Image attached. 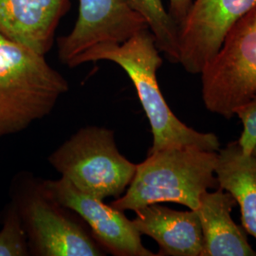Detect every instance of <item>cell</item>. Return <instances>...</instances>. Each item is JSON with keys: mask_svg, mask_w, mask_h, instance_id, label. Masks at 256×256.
I'll return each instance as SVG.
<instances>
[{"mask_svg": "<svg viewBox=\"0 0 256 256\" xmlns=\"http://www.w3.org/2000/svg\"><path fill=\"white\" fill-rule=\"evenodd\" d=\"M99 61L119 66L133 82L153 134V146L148 152L174 146L220 151V140L214 134L202 133L189 128L168 106L156 78L162 58L155 37L149 30L138 32L122 44L94 46L78 56L70 68Z\"/></svg>", "mask_w": 256, "mask_h": 256, "instance_id": "1", "label": "cell"}, {"mask_svg": "<svg viewBox=\"0 0 256 256\" xmlns=\"http://www.w3.org/2000/svg\"><path fill=\"white\" fill-rule=\"evenodd\" d=\"M218 152L194 146L166 147L137 164L126 191L110 203L120 210H135L155 203L173 202L196 210L200 196L216 188Z\"/></svg>", "mask_w": 256, "mask_h": 256, "instance_id": "2", "label": "cell"}, {"mask_svg": "<svg viewBox=\"0 0 256 256\" xmlns=\"http://www.w3.org/2000/svg\"><path fill=\"white\" fill-rule=\"evenodd\" d=\"M68 88L45 55L0 34V138L50 115Z\"/></svg>", "mask_w": 256, "mask_h": 256, "instance_id": "3", "label": "cell"}, {"mask_svg": "<svg viewBox=\"0 0 256 256\" xmlns=\"http://www.w3.org/2000/svg\"><path fill=\"white\" fill-rule=\"evenodd\" d=\"M48 162L78 190L104 202L122 196L137 168L120 154L113 130L93 126L66 140Z\"/></svg>", "mask_w": 256, "mask_h": 256, "instance_id": "4", "label": "cell"}, {"mask_svg": "<svg viewBox=\"0 0 256 256\" xmlns=\"http://www.w3.org/2000/svg\"><path fill=\"white\" fill-rule=\"evenodd\" d=\"M200 74L206 108L226 119L256 95V7L230 28Z\"/></svg>", "mask_w": 256, "mask_h": 256, "instance_id": "5", "label": "cell"}, {"mask_svg": "<svg viewBox=\"0 0 256 256\" xmlns=\"http://www.w3.org/2000/svg\"><path fill=\"white\" fill-rule=\"evenodd\" d=\"M32 254L101 256L104 250L66 208L48 198L39 185L18 206Z\"/></svg>", "mask_w": 256, "mask_h": 256, "instance_id": "6", "label": "cell"}, {"mask_svg": "<svg viewBox=\"0 0 256 256\" xmlns=\"http://www.w3.org/2000/svg\"><path fill=\"white\" fill-rule=\"evenodd\" d=\"M256 7V0H192L178 26V63L189 74H202L230 28Z\"/></svg>", "mask_w": 256, "mask_h": 256, "instance_id": "7", "label": "cell"}, {"mask_svg": "<svg viewBox=\"0 0 256 256\" xmlns=\"http://www.w3.org/2000/svg\"><path fill=\"white\" fill-rule=\"evenodd\" d=\"M144 30H148L146 20L129 0H78L74 28L58 38V57L70 68L92 48L122 44Z\"/></svg>", "mask_w": 256, "mask_h": 256, "instance_id": "8", "label": "cell"}, {"mask_svg": "<svg viewBox=\"0 0 256 256\" xmlns=\"http://www.w3.org/2000/svg\"><path fill=\"white\" fill-rule=\"evenodd\" d=\"M48 198L77 214L104 252L115 256H158L142 245V234L122 210L81 192L64 178L39 185Z\"/></svg>", "mask_w": 256, "mask_h": 256, "instance_id": "9", "label": "cell"}, {"mask_svg": "<svg viewBox=\"0 0 256 256\" xmlns=\"http://www.w3.org/2000/svg\"><path fill=\"white\" fill-rule=\"evenodd\" d=\"M70 0H0V34L46 55Z\"/></svg>", "mask_w": 256, "mask_h": 256, "instance_id": "10", "label": "cell"}, {"mask_svg": "<svg viewBox=\"0 0 256 256\" xmlns=\"http://www.w3.org/2000/svg\"><path fill=\"white\" fill-rule=\"evenodd\" d=\"M135 212L134 226L158 243V256H202L204 238L196 210H173L155 203Z\"/></svg>", "mask_w": 256, "mask_h": 256, "instance_id": "11", "label": "cell"}, {"mask_svg": "<svg viewBox=\"0 0 256 256\" xmlns=\"http://www.w3.org/2000/svg\"><path fill=\"white\" fill-rule=\"evenodd\" d=\"M236 204L234 198L221 188L202 194L196 210L204 238L202 256H256L244 232L230 218Z\"/></svg>", "mask_w": 256, "mask_h": 256, "instance_id": "12", "label": "cell"}, {"mask_svg": "<svg viewBox=\"0 0 256 256\" xmlns=\"http://www.w3.org/2000/svg\"><path fill=\"white\" fill-rule=\"evenodd\" d=\"M220 188L240 206L243 228L256 238V156L243 152L238 140L218 152L214 170Z\"/></svg>", "mask_w": 256, "mask_h": 256, "instance_id": "13", "label": "cell"}, {"mask_svg": "<svg viewBox=\"0 0 256 256\" xmlns=\"http://www.w3.org/2000/svg\"><path fill=\"white\" fill-rule=\"evenodd\" d=\"M132 7L144 18L148 30L155 37L160 52L167 58L178 63V25L169 12L165 9L162 0H129Z\"/></svg>", "mask_w": 256, "mask_h": 256, "instance_id": "14", "label": "cell"}, {"mask_svg": "<svg viewBox=\"0 0 256 256\" xmlns=\"http://www.w3.org/2000/svg\"><path fill=\"white\" fill-rule=\"evenodd\" d=\"M30 252L18 206H12L0 230V256H26Z\"/></svg>", "mask_w": 256, "mask_h": 256, "instance_id": "15", "label": "cell"}, {"mask_svg": "<svg viewBox=\"0 0 256 256\" xmlns=\"http://www.w3.org/2000/svg\"><path fill=\"white\" fill-rule=\"evenodd\" d=\"M236 115L244 126L238 142L244 153L252 154L256 146V94L236 110Z\"/></svg>", "mask_w": 256, "mask_h": 256, "instance_id": "16", "label": "cell"}, {"mask_svg": "<svg viewBox=\"0 0 256 256\" xmlns=\"http://www.w3.org/2000/svg\"><path fill=\"white\" fill-rule=\"evenodd\" d=\"M192 0H169L168 12L180 26L192 5Z\"/></svg>", "mask_w": 256, "mask_h": 256, "instance_id": "17", "label": "cell"}, {"mask_svg": "<svg viewBox=\"0 0 256 256\" xmlns=\"http://www.w3.org/2000/svg\"><path fill=\"white\" fill-rule=\"evenodd\" d=\"M252 154H254L256 156V146L254 147V151H252Z\"/></svg>", "mask_w": 256, "mask_h": 256, "instance_id": "18", "label": "cell"}]
</instances>
